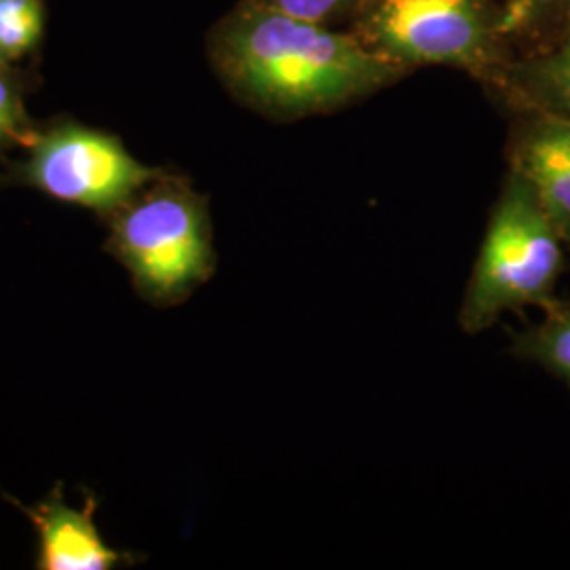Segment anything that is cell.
Listing matches in <instances>:
<instances>
[{"label":"cell","instance_id":"10","mask_svg":"<svg viewBox=\"0 0 570 570\" xmlns=\"http://www.w3.org/2000/svg\"><path fill=\"white\" fill-rule=\"evenodd\" d=\"M45 0H0V63L13 66L42 39Z\"/></svg>","mask_w":570,"mask_h":570},{"label":"cell","instance_id":"11","mask_svg":"<svg viewBox=\"0 0 570 570\" xmlns=\"http://www.w3.org/2000/svg\"><path fill=\"white\" fill-rule=\"evenodd\" d=\"M503 32L513 39L548 41L570 16V0H505Z\"/></svg>","mask_w":570,"mask_h":570},{"label":"cell","instance_id":"7","mask_svg":"<svg viewBox=\"0 0 570 570\" xmlns=\"http://www.w3.org/2000/svg\"><path fill=\"white\" fill-rule=\"evenodd\" d=\"M489 89L511 112L570 117V16L548 41L515 53Z\"/></svg>","mask_w":570,"mask_h":570},{"label":"cell","instance_id":"8","mask_svg":"<svg viewBox=\"0 0 570 570\" xmlns=\"http://www.w3.org/2000/svg\"><path fill=\"white\" fill-rule=\"evenodd\" d=\"M94 510V501L85 510H75L61 503L58 494L35 508H21L39 530V569L108 570L121 562V553L96 529Z\"/></svg>","mask_w":570,"mask_h":570},{"label":"cell","instance_id":"6","mask_svg":"<svg viewBox=\"0 0 570 570\" xmlns=\"http://www.w3.org/2000/svg\"><path fill=\"white\" fill-rule=\"evenodd\" d=\"M511 115L510 169L527 180L570 249V117L537 110Z\"/></svg>","mask_w":570,"mask_h":570},{"label":"cell","instance_id":"12","mask_svg":"<svg viewBox=\"0 0 570 570\" xmlns=\"http://www.w3.org/2000/svg\"><path fill=\"white\" fill-rule=\"evenodd\" d=\"M37 136L39 131L23 108L20 85L11 72V66L0 63V153L16 144L28 148Z\"/></svg>","mask_w":570,"mask_h":570},{"label":"cell","instance_id":"4","mask_svg":"<svg viewBox=\"0 0 570 570\" xmlns=\"http://www.w3.org/2000/svg\"><path fill=\"white\" fill-rule=\"evenodd\" d=\"M367 51L404 70L450 66L489 89L515 56L492 0H364L351 30Z\"/></svg>","mask_w":570,"mask_h":570},{"label":"cell","instance_id":"3","mask_svg":"<svg viewBox=\"0 0 570 570\" xmlns=\"http://www.w3.org/2000/svg\"><path fill=\"white\" fill-rule=\"evenodd\" d=\"M564 249L567 245L532 188L510 169L490 212L459 308L461 330L480 334L503 313L527 306L548 308L558 298Z\"/></svg>","mask_w":570,"mask_h":570},{"label":"cell","instance_id":"2","mask_svg":"<svg viewBox=\"0 0 570 570\" xmlns=\"http://www.w3.org/2000/svg\"><path fill=\"white\" fill-rule=\"evenodd\" d=\"M108 216V249L148 303H184L214 275L209 207L183 176L165 171Z\"/></svg>","mask_w":570,"mask_h":570},{"label":"cell","instance_id":"5","mask_svg":"<svg viewBox=\"0 0 570 570\" xmlns=\"http://www.w3.org/2000/svg\"><path fill=\"white\" fill-rule=\"evenodd\" d=\"M164 174L138 161L119 138L79 122L39 131L21 167L23 180L45 195L100 214H110Z\"/></svg>","mask_w":570,"mask_h":570},{"label":"cell","instance_id":"1","mask_svg":"<svg viewBox=\"0 0 570 570\" xmlns=\"http://www.w3.org/2000/svg\"><path fill=\"white\" fill-rule=\"evenodd\" d=\"M228 94L271 121L327 115L370 98L407 70L367 51L351 32L239 0L207 37Z\"/></svg>","mask_w":570,"mask_h":570},{"label":"cell","instance_id":"9","mask_svg":"<svg viewBox=\"0 0 570 570\" xmlns=\"http://www.w3.org/2000/svg\"><path fill=\"white\" fill-rule=\"evenodd\" d=\"M510 353L548 370L570 391V298H556L539 324L513 334Z\"/></svg>","mask_w":570,"mask_h":570},{"label":"cell","instance_id":"13","mask_svg":"<svg viewBox=\"0 0 570 570\" xmlns=\"http://www.w3.org/2000/svg\"><path fill=\"white\" fill-rule=\"evenodd\" d=\"M256 2L301 20L332 26L336 21L351 20L364 0H256Z\"/></svg>","mask_w":570,"mask_h":570}]
</instances>
